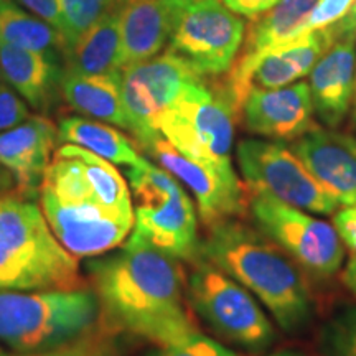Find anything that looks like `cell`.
Listing matches in <instances>:
<instances>
[{"mask_svg":"<svg viewBox=\"0 0 356 356\" xmlns=\"http://www.w3.org/2000/svg\"><path fill=\"white\" fill-rule=\"evenodd\" d=\"M106 323L154 345L200 332L188 310L178 261L131 236L115 254L88 264Z\"/></svg>","mask_w":356,"mask_h":356,"instance_id":"cell-1","label":"cell"},{"mask_svg":"<svg viewBox=\"0 0 356 356\" xmlns=\"http://www.w3.org/2000/svg\"><path fill=\"white\" fill-rule=\"evenodd\" d=\"M246 287L286 333H300L314 320L305 270L257 228L236 218L208 226L200 256Z\"/></svg>","mask_w":356,"mask_h":356,"instance_id":"cell-2","label":"cell"},{"mask_svg":"<svg viewBox=\"0 0 356 356\" xmlns=\"http://www.w3.org/2000/svg\"><path fill=\"white\" fill-rule=\"evenodd\" d=\"M79 287L76 257L58 241L42 208L19 191L0 193V291Z\"/></svg>","mask_w":356,"mask_h":356,"instance_id":"cell-3","label":"cell"},{"mask_svg":"<svg viewBox=\"0 0 356 356\" xmlns=\"http://www.w3.org/2000/svg\"><path fill=\"white\" fill-rule=\"evenodd\" d=\"M101 304L89 289L0 291V343L13 351L55 348L91 330Z\"/></svg>","mask_w":356,"mask_h":356,"instance_id":"cell-4","label":"cell"},{"mask_svg":"<svg viewBox=\"0 0 356 356\" xmlns=\"http://www.w3.org/2000/svg\"><path fill=\"white\" fill-rule=\"evenodd\" d=\"M127 175L136 197L131 236L177 261H197V211L177 178L145 159L129 167Z\"/></svg>","mask_w":356,"mask_h":356,"instance_id":"cell-5","label":"cell"},{"mask_svg":"<svg viewBox=\"0 0 356 356\" xmlns=\"http://www.w3.org/2000/svg\"><path fill=\"white\" fill-rule=\"evenodd\" d=\"M239 119L228 89L220 79L203 78L162 114L159 131L186 157L218 167H233L231 150Z\"/></svg>","mask_w":356,"mask_h":356,"instance_id":"cell-6","label":"cell"},{"mask_svg":"<svg viewBox=\"0 0 356 356\" xmlns=\"http://www.w3.org/2000/svg\"><path fill=\"white\" fill-rule=\"evenodd\" d=\"M186 299L191 309L231 345L262 353L277 340V332L257 299L208 261H193Z\"/></svg>","mask_w":356,"mask_h":356,"instance_id":"cell-7","label":"cell"},{"mask_svg":"<svg viewBox=\"0 0 356 356\" xmlns=\"http://www.w3.org/2000/svg\"><path fill=\"white\" fill-rule=\"evenodd\" d=\"M248 203L257 229L286 251L307 274L328 279L341 269L345 246L330 222L267 193H252Z\"/></svg>","mask_w":356,"mask_h":356,"instance_id":"cell-8","label":"cell"},{"mask_svg":"<svg viewBox=\"0 0 356 356\" xmlns=\"http://www.w3.org/2000/svg\"><path fill=\"white\" fill-rule=\"evenodd\" d=\"M236 160L252 193H267L279 202L318 215H333L338 210V203L284 142L243 139L236 149Z\"/></svg>","mask_w":356,"mask_h":356,"instance_id":"cell-9","label":"cell"},{"mask_svg":"<svg viewBox=\"0 0 356 356\" xmlns=\"http://www.w3.org/2000/svg\"><path fill=\"white\" fill-rule=\"evenodd\" d=\"M203 78L184 58L170 50L121 71L127 131L140 149L162 136L159 131L162 114L172 108L190 84Z\"/></svg>","mask_w":356,"mask_h":356,"instance_id":"cell-10","label":"cell"},{"mask_svg":"<svg viewBox=\"0 0 356 356\" xmlns=\"http://www.w3.org/2000/svg\"><path fill=\"white\" fill-rule=\"evenodd\" d=\"M246 33L241 15L222 0H190L181 12L167 50L181 56L204 78L225 76Z\"/></svg>","mask_w":356,"mask_h":356,"instance_id":"cell-11","label":"cell"},{"mask_svg":"<svg viewBox=\"0 0 356 356\" xmlns=\"http://www.w3.org/2000/svg\"><path fill=\"white\" fill-rule=\"evenodd\" d=\"M145 152L160 167L188 186L198 204V215L207 226L243 215L248 198L233 167H218L197 162L177 150L160 136L145 147Z\"/></svg>","mask_w":356,"mask_h":356,"instance_id":"cell-12","label":"cell"},{"mask_svg":"<svg viewBox=\"0 0 356 356\" xmlns=\"http://www.w3.org/2000/svg\"><path fill=\"white\" fill-rule=\"evenodd\" d=\"M38 195L53 234L74 257L113 251L126 241L134 228V215L108 210L96 203H61L47 191Z\"/></svg>","mask_w":356,"mask_h":356,"instance_id":"cell-13","label":"cell"},{"mask_svg":"<svg viewBox=\"0 0 356 356\" xmlns=\"http://www.w3.org/2000/svg\"><path fill=\"white\" fill-rule=\"evenodd\" d=\"M317 0H279L273 8L251 20L244 42L222 84L228 89L236 109H241L249 95V74L262 56L296 42L307 33V22Z\"/></svg>","mask_w":356,"mask_h":356,"instance_id":"cell-14","label":"cell"},{"mask_svg":"<svg viewBox=\"0 0 356 356\" xmlns=\"http://www.w3.org/2000/svg\"><path fill=\"white\" fill-rule=\"evenodd\" d=\"M309 83L275 89H251L241 109L248 132L277 142H296L317 124Z\"/></svg>","mask_w":356,"mask_h":356,"instance_id":"cell-15","label":"cell"},{"mask_svg":"<svg viewBox=\"0 0 356 356\" xmlns=\"http://www.w3.org/2000/svg\"><path fill=\"white\" fill-rule=\"evenodd\" d=\"M291 149L338 207H355L356 136L317 124Z\"/></svg>","mask_w":356,"mask_h":356,"instance_id":"cell-16","label":"cell"},{"mask_svg":"<svg viewBox=\"0 0 356 356\" xmlns=\"http://www.w3.org/2000/svg\"><path fill=\"white\" fill-rule=\"evenodd\" d=\"M190 0H126L119 10L121 71L157 56L170 43Z\"/></svg>","mask_w":356,"mask_h":356,"instance_id":"cell-17","label":"cell"},{"mask_svg":"<svg viewBox=\"0 0 356 356\" xmlns=\"http://www.w3.org/2000/svg\"><path fill=\"white\" fill-rule=\"evenodd\" d=\"M58 139V127L43 114L0 132V165L15 178L17 191L38 197Z\"/></svg>","mask_w":356,"mask_h":356,"instance_id":"cell-18","label":"cell"},{"mask_svg":"<svg viewBox=\"0 0 356 356\" xmlns=\"http://www.w3.org/2000/svg\"><path fill=\"white\" fill-rule=\"evenodd\" d=\"M356 78V38L341 37L310 71L314 114L323 127L338 129L350 115Z\"/></svg>","mask_w":356,"mask_h":356,"instance_id":"cell-19","label":"cell"},{"mask_svg":"<svg viewBox=\"0 0 356 356\" xmlns=\"http://www.w3.org/2000/svg\"><path fill=\"white\" fill-rule=\"evenodd\" d=\"M0 71L8 86L40 114L50 113L60 99L63 61L58 58L0 43Z\"/></svg>","mask_w":356,"mask_h":356,"instance_id":"cell-20","label":"cell"},{"mask_svg":"<svg viewBox=\"0 0 356 356\" xmlns=\"http://www.w3.org/2000/svg\"><path fill=\"white\" fill-rule=\"evenodd\" d=\"M338 37L335 25L314 30L296 42L267 53L254 65L249 74L251 89H275L299 83L317 65Z\"/></svg>","mask_w":356,"mask_h":356,"instance_id":"cell-21","label":"cell"},{"mask_svg":"<svg viewBox=\"0 0 356 356\" xmlns=\"http://www.w3.org/2000/svg\"><path fill=\"white\" fill-rule=\"evenodd\" d=\"M61 97L76 113L126 131L129 129L122 102L121 71L109 74H79L63 70Z\"/></svg>","mask_w":356,"mask_h":356,"instance_id":"cell-22","label":"cell"},{"mask_svg":"<svg viewBox=\"0 0 356 356\" xmlns=\"http://www.w3.org/2000/svg\"><path fill=\"white\" fill-rule=\"evenodd\" d=\"M119 10L96 22L63 55V70L79 74H109L121 71Z\"/></svg>","mask_w":356,"mask_h":356,"instance_id":"cell-23","label":"cell"},{"mask_svg":"<svg viewBox=\"0 0 356 356\" xmlns=\"http://www.w3.org/2000/svg\"><path fill=\"white\" fill-rule=\"evenodd\" d=\"M58 139L99 155L114 165H137L142 159L134 142L108 124L68 115L58 122Z\"/></svg>","mask_w":356,"mask_h":356,"instance_id":"cell-24","label":"cell"},{"mask_svg":"<svg viewBox=\"0 0 356 356\" xmlns=\"http://www.w3.org/2000/svg\"><path fill=\"white\" fill-rule=\"evenodd\" d=\"M0 43L63 61L65 43L60 32L8 0L0 6Z\"/></svg>","mask_w":356,"mask_h":356,"instance_id":"cell-25","label":"cell"},{"mask_svg":"<svg viewBox=\"0 0 356 356\" xmlns=\"http://www.w3.org/2000/svg\"><path fill=\"white\" fill-rule=\"evenodd\" d=\"M317 356H356V304L338 305L320 325Z\"/></svg>","mask_w":356,"mask_h":356,"instance_id":"cell-26","label":"cell"},{"mask_svg":"<svg viewBox=\"0 0 356 356\" xmlns=\"http://www.w3.org/2000/svg\"><path fill=\"white\" fill-rule=\"evenodd\" d=\"M114 328L108 323L92 327L74 340L55 348L40 351H6L0 348V356H121Z\"/></svg>","mask_w":356,"mask_h":356,"instance_id":"cell-27","label":"cell"},{"mask_svg":"<svg viewBox=\"0 0 356 356\" xmlns=\"http://www.w3.org/2000/svg\"><path fill=\"white\" fill-rule=\"evenodd\" d=\"M126 0H60L61 26L60 35L63 38L65 51L78 42L96 22L109 12L121 7ZM63 51V55H65Z\"/></svg>","mask_w":356,"mask_h":356,"instance_id":"cell-28","label":"cell"},{"mask_svg":"<svg viewBox=\"0 0 356 356\" xmlns=\"http://www.w3.org/2000/svg\"><path fill=\"white\" fill-rule=\"evenodd\" d=\"M145 356H243L228 346L221 345L220 341L203 335V333H191L184 340L175 343L160 345L157 348L149 351Z\"/></svg>","mask_w":356,"mask_h":356,"instance_id":"cell-29","label":"cell"},{"mask_svg":"<svg viewBox=\"0 0 356 356\" xmlns=\"http://www.w3.org/2000/svg\"><path fill=\"white\" fill-rule=\"evenodd\" d=\"M29 104L8 84L0 81V132L19 126L30 118Z\"/></svg>","mask_w":356,"mask_h":356,"instance_id":"cell-30","label":"cell"},{"mask_svg":"<svg viewBox=\"0 0 356 356\" xmlns=\"http://www.w3.org/2000/svg\"><path fill=\"white\" fill-rule=\"evenodd\" d=\"M355 0H317L310 19L307 22V32L327 29L345 19L353 7Z\"/></svg>","mask_w":356,"mask_h":356,"instance_id":"cell-31","label":"cell"},{"mask_svg":"<svg viewBox=\"0 0 356 356\" xmlns=\"http://www.w3.org/2000/svg\"><path fill=\"white\" fill-rule=\"evenodd\" d=\"M26 10H30L40 20L47 22L53 29L60 32L61 26V7L60 0H19Z\"/></svg>","mask_w":356,"mask_h":356,"instance_id":"cell-32","label":"cell"},{"mask_svg":"<svg viewBox=\"0 0 356 356\" xmlns=\"http://www.w3.org/2000/svg\"><path fill=\"white\" fill-rule=\"evenodd\" d=\"M333 226H335L338 234H340L343 244H346L356 254V204L335 211V215H333Z\"/></svg>","mask_w":356,"mask_h":356,"instance_id":"cell-33","label":"cell"},{"mask_svg":"<svg viewBox=\"0 0 356 356\" xmlns=\"http://www.w3.org/2000/svg\"><path fill=\"white\" fill-rule=\"evenodd\" d=\"M277 2L279 0H222V3L234 13L251 20L273 8Z\"/></svg>","mask_w":356,"mask_h":356,"instance_id":"cell-34","label":"cell"},{"mask_svg":"<svg viewBox=\"0 0 356 356\" xmlns=\"http://www.w3.org/2000/svg\"><path fill=\"white\" fill-rule=\"evenodd\" d=\"M335 29L338 32V37H355L356 38V0L345 19H341L338 24H335Z\"/></svg>","mask_w":356,"mask_h":356,"instance_id":"cell-35","label":"cell"},{"mask_svg":"<svg viewBox=\"0 0 356 356\" xmlns=\"http://www.w3.org/2000/svg\"><path fill=\"white\" fill-rule=\"evenodd\" d=\"M341 280H343L346 289L356 297V254L351 256L348 262H346L343 274H341Z\"/></svg>","mask_w":356,"mask_h":356,"instance_id":"cell-36","label":"cell"},{"mask_svg":"<svg viewBox=\"0 0 356 356\" xmlns=\"http://www.w3.org/2000/svg\"><path fill=\"white\" fill-rule=\"evenodd\" d=\"M15 186V178L6 167L0 165V193H7Z\"/></svg>","mask_w":356,"mask_h":356,"instance_id":"cell-37","label":"cell"},{"mask_svg":"<svg viewBox=\"0 0 356 356\" xmlns=\"http://www.w3.org/2000/svg\"><path fill=\"white\" fill-rule=\"evenodd\" d=\"M267 356H309V355L304 353V351L297 350V348H280Z\"/></svg>","mask_w":356,"mask_h":356,"instance_id":"cell-38","label":"cell"},{"mask_svg":"<svg viewBox=\"0 0 356 356\" xmlns=\"http://www.w3.org/2000/svg\"><path fill=\"white\" fill-rule=\"evenodd\" d=\"M350 126L353 131H356V78H355V95H353V104H351L350 111Z\"/></svg>","mask_w":356,"mask_h":356,"instance_id":"cell-39","label":"cell"},{"mask_svg":"<svg viewBox=\"0 0 356 356\" xmlns=\"http://www.w3.org/2000/svg\"><path fill=\"white\" fill-rule=\"evenodd\" d=\"M2 79H3V78H2V71H0V81H2Z\"/></svg>","mask_w":356,"mask_h":356,"instance_id":"cell-40","label":"cell"},{"mask_svg":"<svg viewBox=\"0 0 356 356\" xmlns=\"http://www.w3.org/2000/svg\"><path fill=\"white\" fill-rule=\"evenodd\" d=\"M3 2H7V0H0V6H2V3H3Z\"/></svg>","mask_w":356,"mask_h":356,"instance_id":"cell-41","label":"cell"}]
</instances>
